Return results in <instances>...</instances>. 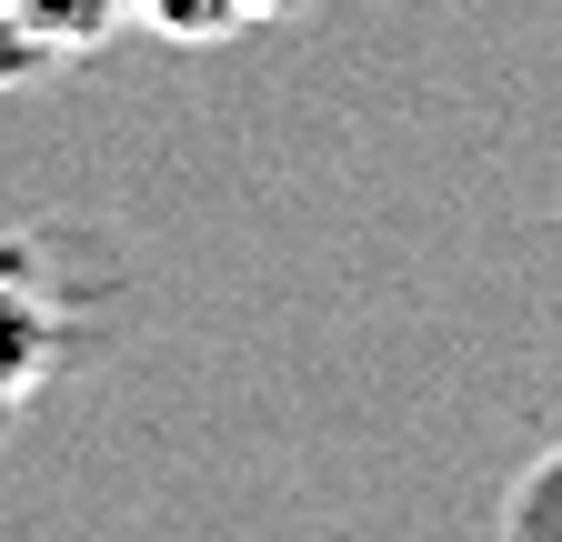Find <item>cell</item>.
I'll return each instance as SVG.
<instances>
[{"label": "cell", "instance_id": "obj_1", "mask_svg": "<svg viewBox=\"0 0 562 542\" xmlns=\"http://www.w3.org/2000/svg\"><path fill=\"white\" fill-rule=\"evenodd\" d=\"M70 321H81V302L60 282V251L41 232H0V432H11L50 392V372L70 362Z\"/></svg>", "mask_w": 562, "mask_h": 542}, {"label": "cell", "instance_id": "obj_2", "mask_svg": "<svg viewBox=\"0 0 562 542\" xmlns=\"http://www.w3.org/2000/svg\"><path fill=\"white\" fill-rule=\"evenodd\" d=\"M131 31V0H0V91H41Z\"/></svg>", "mask_w": 562, "mask_h": 542}, {"label": "cell", "instance_id": "obj_3", "mask_svg": "<svg viewBox=\"0 0 562 542\" xmlns=\"http://www.w3.org/2000/svg\"><path fill=\"white\" fill-rule=\"evenodd\" d=\"M312 0H131L140 31H161L171 50H222L241 31H271V21H302Z\"/></svg>", "mask_w": 562, "mask_h": 542}, {"label": "cell", "instance_id": "obj_4", "mask_svg": "<svg viewBox=\"0 0 562 542\" xmlns=\"http://www.w3.org/2000/svg\"><path fill=\"white\" fill-rule=\"evenodd\" d=\"M503 542H562V442L522 462V483L503 493Z\"/></svg>", "mask_w": 562, "mask_h": 542}]
</instances>
